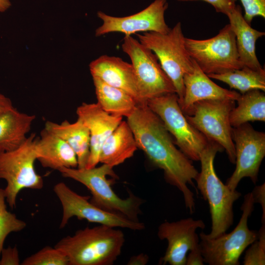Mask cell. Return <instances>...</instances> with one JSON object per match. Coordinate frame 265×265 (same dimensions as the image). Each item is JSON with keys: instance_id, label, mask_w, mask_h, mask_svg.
I'll return each instance as SVG.
<instances>
[{"instance_id": "cell-1", "label": "cell", "mask_w": 265, "mask_h": 265, "mask_svg": "<svg viewBox=\"0 0 265 265\" xmlns=\"http://www.w3.org/2000/svg\"><path fill=\"white\" fill-rule=\"evenodd\" d=\"M127 118L137 148L145 153L153 166L163 171L165 181L182 193L185 206L192 213L195 199L188 185L196 188L193 181L199 172L192 160L177 148L161 119L146 103L137 104Z\"/></svg>"}, {"instance_id": "cell-2", "label": "cell", "mask_w": 265, "mask_h": 265, "mask_svg": "<svg viewBox=\"0 0 265 265\" xmlns=\"http://www.w3.org/2000/svg\"><path fill=\"white\" fill-rule=\"evenodd\" d=\"M125 241L121 230L100 224L79 230L54 247L66 256L69 265H111L120 255Z\"/></svg>"}, {"instance_id": "cell-3", "label": "cell", "mask_w": 265, "mask_h": 265, "mask_svg": "<svg viewBox=\"0 0 265 265\" xmlns=\"http://www.w3.org/2000/svg\"><path fill=\"white\" fill-rule=\"evenodd\" d=\"M216 142L208 140L200 155L201 171L195 179L196 188L208 202L211 216L210 238L226 232L234 222L233 205L241 195L237 190H232L217 176L214 167V159L217 152L223 151Z\"/></svg>"}, {"instance_id": "cell-4", "label": "cell", "mask_w": 265, "mask_h": 265, "mask_svg": "<svg viewBox=\"0 0 265 265\" xmlns=\"http://www.w3.org/2000/svg\"><path fill=\"white\" fill-rule=\"evenodd\" d=\"M113 167L106 164L87 168L62 167L58 171L62 176L77 181L89 190L90 201L106 211L121 215L132 221H139L140 207L144 200L131 191L125 199L119 197L113 191L107 176L117 178Z\"/></svg>"}, {"instance_id": "cell-5", "label": "cell", "mask_w": 265, "mask_h": 265, "mask_svg": "<svg viewBox=\"0 0 265 265\" xmlns=\"http://www.w3.org/2000/svg\"><path fill=\"white\" fill-rule=\"evenodd\" d=\"M136 34L138 41L156 55L175 87L180 105L185 91L184 76L193 68V60L186 48L181 23L178 22L165 33L147 32Z\"/></svg>"}, {"instance_id": "cell-6", "label": "cell", "mask_w": 265, "mask_h": 265, "mask_svg": "<svg viewBox=\"0 0 265 265\" xmlns=\"http://www.w3.org/2000/svg\"><path fill=\"white\" fill-rule=\"evenodd\" d=\"M251 192L246 194L241 207L242 214L234 229L210 238L207 234H199V245L204 263L209 265H238L239 259L246 248L257 239L258 232L251 230L248 219L254 210Z\"/></svg>"}, {"instance_id": "cell-7", "label": "cell", "mask_w": 265, "mask_h": 265, "mask_svg": "<svg viewBox=\"0 0 265 265\" xmlns=\"http://www.w3.org/2000/svg\"><path fill=\"white\" fill-rule=\"evenodd\" d=\"M37 138L36 134L32 133L18 148L0 153V179L6 182L4 188L6 201L11 209L15 208L21 190L41 189L43 187V178L34 166Z\"/></svg>"}, {"instance_id": "cell-8", "label": "cell", "mask_w": 265, "mask_h": 265, "mask_svg": "<svg viewBox=\"0 0 265 265\" xmlns=\"http://www.w3.org/2000/svg\"><path fill=\"white\" fill-rule=\"evenodd\" d=\"M185 46L191 58L207 75L219 74L242 68L235 35L230 24L215 36L204 40L185 38Z\"/></svg>"}, {"instance_id": "cell-9", "label": "cell", "mask_w": 265, "mask_h": 265, "mask_svg": "<svg viewBox=\"0 0 265 265\" xmlns=\"http://www.w3.org/2000/svg\"><path fill=\"white\" fill-rule=\"evenodd\" d=\"M146 103L161 119L181 151L192 161H199L208 139L187 120L177 94L163 95Z\"/></svg>"}, {"instance_id": "cell-10", "label": "cell", "mask_w": 265, "mask_h": 265, "mask_svg": "<svg viewBox=\"0 0 265 265\" xmlns=\"http://www.w3.org/2000/svg\"><path fill=\"white\" fill-rule=\"evenodd\" d=\"M233 100H205L195 103L185 114L187 120L210 140L225 150L230 161L235 164L230 114L235 107Z\"/></svg>"}, {"instance_id": "cell-11", "label": "cell", "mask_w": 265, "mask_h": 265, "mask_svg": "<svg viewBox=\"0 0 265 265\" xmlns=\"http://www.w3.org/2000/svg\"><path fill=\"white\" fill-rule=\"evenodd\" d=\"M121 47L131 59L142 103L156 97L176 93L172 82L151 50L131 35H125Z\"/></svg>"}, {"instance_id": "cell-12", "label": "cell", "mask_w": 265, "mask_h": 265, "mask_svg": "<svg viewBox=\"0 0 265 265\" xmlns=\"http://www.w3.org/2000/svg\"><path fill=\"white\" fill-rule=\"evenodd\" d=\"M53 190L62 207V217L59 228L66 226L69 220L76 217L114 228L142 230L145 225L140 221L128 219L121 215L104 210L92 203L89 197L80 195L71 189L66 184L59 182L54 185Z\"/></svg>"}, {"instance_id": "cell-13", "label": "cell", "mask_w": 265, "mask_h": 265, "mask_svg": "<svg viewBox=\"0 0 265 265\" xmlns=\"http://www.w3.org/2000/svg\"><path fill=\"white\" fill-rule=\"evenodd\" d=\"M232 137L236 154V168L226 185L232 190L245 177L256 184L261 163L265 156V133L246 123L232 127Z\"/></svg>"}, {"instance_id": "cell-14", "label": "cell", "mask_w": 265, "mask_h": 265, "mask_svg": "<svg viewBox=\"0 0 265 265\" xmlns=\"http://www.w3.org/2000/svg\"><path fill=\"white\" fill-rule=\"evenodd\" d=\"M167 7L166 0H155L142 11L128 16L114 17L98 11L97 16L103 24L96 29L95 36L111 32H120L125 35L140 32L166 33L170 29L164 18Z\"/></svg>"}, {"instance_id": "cell-15", "label": "cell", "mask_w": 265, "mask_h": 265, "mask_svg": "<svg viewBox=\"0 0 265 265\" xmlns=\"http://www.w3.org/2000/svg\"><path fill=\"white\" fill-rule=\"evenodd\" d=\"M205 228L203 220L191 217L161 223L158 227V236L160 240L167 241V247L159 260V264L186 265L187 252L199 245L197 230Z\"/></svg>"}, {"instance_id": "cell-16", "label": "cell", "mask_w": 265, "mask_h": 265, "mask_svg": "<svg viewBox=\"0 0 265 265\" xmlns=\"http://www.w3.org/2000/svg\"><path fill=\"white\" fill-rule=\"evenodd\" d=\"M76 113L90 132V154L85 168L94 167L99 163L103 144L122 122L123 117L109 114L97 103H83L78 107Z\"/></svg>"}, {"instance_id": "cell-17", "label": "cell", "mask_w": 265, "mask_h": 265, "mask_svg": "<svg viewBox=\"0 0 265 265\" xmlns=\"http://www.w3.org/2000/svg\"><path fill=\"white\" fill-rule=\"evenodd\" d=\"M89 66L92 77L126 91L132 96L138 104L142 103L136 78L131 63L119 57L103 55L92 61Z\"/></svg>"}, {"instance_id": "cell-18", "label": "cell", "mask_w": 265, "mask_h": 265, "mask_svg": "<svg viewBox=\"0 0 265 265\" xmlns=\"http://www.w3.org/2000/svg\"><path fill=\"white\" fill-rule=\"evenodd\" d=\"M192 70L184 76V95L180 106L186 114L196 102L205 100L237 101L240 94L223 88L213 82L193 60Z\"/></svg>"}, {"instance_id": "cell-19", "label": "cell", "mask_w": 265, "mask_h": 265, "mask_svg": "<svg viewBox=\"0 0 265 265\" xmlns=\"http://www.w3.org/2000/svg\"><path fill=\"white\" fill-rule=\"evenodd\" d=\"M37 160L45 168L58 170L62 167H78L76 153L60 137L44 128L36 144Z\"/></svg>"}, {"instance_id": "cell-20", "label": "cell", "mask_w": 265, "mask_h": 265, "mask_svg": "<svg viewBox=\"0 0 265 265\" xmlns=\"http://www.w3.org/2000/svg\"><path fill=\"white\" fill-rule=\"evenodd\" d=\"M230 25L236 40L237 50L240 61L244 66L254 69L262 68L256 53L257 40L265 33L252 28L244 19L241 8L236 5L229 13Z\"/></svg>"}, {"instance_id": "cell-21", "label": "cell", "mask_w": 265, "mask_h": 265, "mask_svg": "<svg viewBox=\"0 0 265 265\" xmlns=\"http://www.w3.org/2000/svg\"><path fill=\"white\" fill-rule=\"evenodd\" d=\"M137 149L129 125L122 120L103 144L99 162L114 167L132 157Z\"/></svg>"}, {"instance_id": "cell-22", "label": "cell", "mask_w": 265, "mask_h": 265, "mask_svg": "<svg viewBox=\"0 0 265 265\" xmlns=\"http://www.w3.org/2000/svg\"><path fill=\"white\" fill-rule=\"evenodd\" d=\"M45 129L67 142L74 151L78 168H85L90 154V136L87 127L80 119L74 123L64 120L60 123L47 121Z\"/></svg>"}, {"instance_id": "cell-23", "label": "cell", "mask_w": 265, "mask_h": 265, "mask_svg": "<svg viewBox=\"0 0 265 265\" xmlns=\"http://www.w3.org/2000/svg\"><path fill=\"white\" fill-rule=\"evenodd\" d=\"M35 119L34 115L20 112L15 107L0 114V153L19 147L27 137Z\"/></svg>"}, {"instance_id": "cell-24", "label": "cell", "mask_w": 265, "mask_h": 265, "mask_svg": "<svg viewBox=\"0 0 265 265\" xmlns=\"http://www.w3.org/2000/svg\"><path fill=\"white\" fill-rule=\"evenodd\" d=\"M97 104L111 115L129 116L138 104L136 100L126 91L111 86L101 79L92 77Z\"/></svg>"}, {"instance_id": "cell-25", "label": "cell", "mask_w": 265, "mask_h": 265, "mask_svg": "<svg viewBox=\"0 0 265 265\" xmlns=\"http://www.w3.org/2000/svg\"><path fill=\"white\" fill-rule=\"evenodd\" d=\"M237 106L231 111L230 122L232 127L253 121H265V95L259 90L240 95Z\"/></svg>"}, {"instance_id": "cell-26", "label": "cell", "mask_w": 265, "mask_h": 265, "mask_svg": "<svg viewBox=\"0 0 265 265\" xmlns=\"http://www.w3.org/2000/svg\"><path fill=\"white\" fill-rule=\"evenodd\" d=\"M208 76L227 84L231 89L239 91L241 94L253 90L265 91V70L263 68L254 69L243 66L232 71Z\"/></svg>"}, {"instance_id": "cell-27", "label": "cell", "mask_w": 265, "mask_h": 265, "mask_svg": "<svg viewBox=\"0 0 265 265\" xmlns=\"http://www.w3.org/2000/svg\"><path fill=\"white\" fill-rule=\"evenodd\" d=\"M4 188H0V255L7 236L24 230L26 223L7 210Z\"/></svg>"}, {"instance_id": "cell-28", "label": "cell", "mask_w": 265, "mask_h": 265, "mask_svg": "<svg viewBox=\"0 0 265 265\" xmlns=\"http://www.w3.org/2000/svg\"><path fill=\"white\" fill-rule=\"evenodd\" d=\"M22 265H69V261L61 250L47 246L26 258Z\"/></svg>"}, {"instance_id": "cell-29", "label": "cell", "mask_w": 265, "mask_h": 265, "mask_svg": "<svg viewBox=\"0 0 265 265\" xmlns=\"http://www.w3.org/2000/svg\"><path fill=\"white\" fill-rule=\"evenodd\" d=\"M257 240L246 251L243 261L244 265H265V224L258 232Z\"/></svg>"}, {"instance_id": "cell-30", "label": "cell", "mask_w": 265, "mask_h": 265, "mask_svg": "<svg viewBox=\"0 0 265 265\" xmlns=\"http://www.w3.org/2000/svg\"><path fill=\"white\" fill-rule=\"evenodd\" d=\"M239 0L244 10L243 17L249 24H251L253 19L256 16L265 18V0Z\"/></svg>"}, {"instance_id": "cell-31", "label": "cell", "mask_w": 265, "mask_h": 265, "mask_svg": "<svg viewBox=\"0 0 265 265\" xmlns=\"http://www.w3.org/2000/svg\"><path fill=\"white\" fill-rule=\"evenodd\" d=\"M0 265H19V253L16 246L3 248L0 255Z\"/></svg>"}, {"instance_id": "cell-32", "label": "cell", "mask_w": 265, "mask_h": 265, "mask_svg": "<svg viewBox=\"0 0 265 265\" xmlns=\"http://www.w3.org/2000/svg\"><path fill=\"white\" fill-rule=\"evenodd\" d=\"M180 1L203 0L211 4L217 12L227 15L236 5L234 0H177Z\"/></svg>"}, {"instance_id": "cell-33", "label": "cell", "mask_w": 265, "mask_h": 265, "mask_svg": "<svg viewBox=\"0 0 265 265\" xmlns=\"http://www.w3.org/2000/svg\"><path fill=\"white\" fill-rule=\"evenodd\" d=\"M254 203L261 205L262 209V223L265 224V184L256 186L251 192Z\"/></svg>"}, {"instance_id": "cell-34", "label": "cell", "mask_w": 265, "mask_h": 265, "mask_svg": "<svg viewBox=\"0 0 265 265\" xmlns=\"http://www.w3.org/2000/svg\"><path fill=\"white\" fill-rule=\"evenodd\" d=\"M189 252L186 265H203L205 264L200 245Z\"/></svg>"}, {"instance_id": "cell-35", "label": "cell", "mask_w": 265, "mask_h": 265, "mask_svg": "<svg viewBox=\"0 0 265 265\" xmlns=\"http://www.w3.org/2000/svg\"><path fill=\"white\" fill-rule=\"evenodd\" d=\"M149 258L148 255L140 253L132 256L129 260L127 265H145L148 263Z\"/></svg>"}, {"instance_id": "cell-36", "label": "cell", "mask_w": 265, "mask_h": 265, "mask_svg": "<svg viewBox=\"0 0 265 265\" xmlns=\"http://www.w3.org/2000/svg\"><path fill=\"white\" fill-rule=\"evenodd\" d=\"M14 107L11 100L0 93V114Z\"/></svg>"}, {"instance_id": "cell-37", "label": "cell", "mask_w": 265, "mask_h": 265, "mask_svg": "<svg viewBox=\"0 0 265 265\" xmlns=\"http://www.w3.org/2000/svg\"><path fill=\"white\" fill-rule=\"evenodd\" d=\"M11 6L10 0H0V12H4Z\"/></svg>"}]
</instances>
